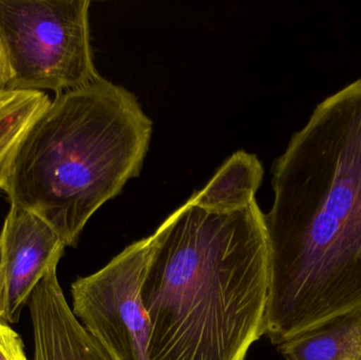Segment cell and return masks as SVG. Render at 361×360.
Instances as JSON below:
<instances>
[{"instance_id": "4", "label": "cell", "mask_w": 361, "mask_h": 360, "mask_svg": "<svg viewBox=\"0 0 361 360\" xmlns=\"http://www.w3.org/2000/svg\"><path fill=\"white\" fill-rule=\"evenodd\" d=\"M89 0H0L6 90L61 94L101 77L91 48Z\"/></svg>"}, {"instance_id": "2", "label": "cell", "mask_w": 361, "mask_h": 360, "mask_svg": "<svg viewBox=\"0 0 361 360\" xmlns=\"http://www.w3.org/2000/svg\"><path fill=\"white\" fill-rule=\"evenodd\" d=\"M141 298L149 360H245L265 335L269 252L257 201L231 211L189 199L149 237Z\"/></svg>"}, {"instance_id": "8", "label": "cell", "mask_w": 361, "mask_h": 360, "mask_svg": "<svg viewBox=\"0 0 361 360\" xmlns=\"http://www.w3.org/2000/svg\"><path fill=\"white\" fill-rule=\"evenodd\" d=\"M262 165L255 154L237 151L233 154L209 183L191 197V200L205 209L231 211L250 204L256 200L257 190L262 182Z\"/></svg>"}, {"instance_id": "9", "label": "cell", "mask_w": 361, "mask_h": 360, "mask_svg": "<svg viewBox=\"0 0 361 360\" xmlns=\"http://www.w3.org/2000/svg\"><path fill=\"white\" fill-rule=\"evenodd\" d=\"M42 91H0V190H4L21 142L50 105Z\"/></svg>"}, {"instance_id": "6", "label": "cell", "mask_w": 361, "mask_h": 360, "mask_svg": "<svg viewBox=\"0 0 361 360\" xmlns=\"http://www.w3.org/2000/svg\"><path fill=\"white\" fill-rule=\"evenodd\" d=\"M56 230L37 213L10 204L0 234L1 309L0 318L16 323L34 289L65 253Z\"/></svg>"}, {"instance_id": "12", "label": "cell", "mask_w": 361, "mask_h": 360, "mask_svg": "<svg viewBox=\"0 0 361 360\" xmlns=\"http://www.w3.org/2000/svg\"><path fill=\"white\" fill-rule=\"evenodd\" d=\"M0 309H1V253H0Z\"/></svg>"}, {"instance_id": "1", "label": "cell", "mask_w": 361, "mask_h": 360, "mask_svg": "<svg viewBox=\"0 0 361 360\" xmlns=\"http://www.w3.org/2000/svg\"><path fill=\"white\" fill-rule=\"evenodd\" d=\"M271 171L265 335L280 346L361 308V78L316 106Z\"/></svg>"}, {"instance_id": "10", "label": "cell", "mask_w": 361, "mask_h": 360, "mask_svg": "<svg viewBox=\"0 0 361 360\" xmlns=\"http://www.w3.org/2000/svg\"><path fill=\"white\" fill-rule=\"evenodd\" d=\"M0 360H29L18 334L0 318Z\"/></svg>"}, {"instance_id": "3", "label": "cell", "mask_w": 361, "mask_h": 360, "mask_svg": "<svg viewBox=\"0 0 361 360\" xmlns=\"http://www.w3.org/2000/svg\"><path fill=\"white\" fill-rule=\"evenodd\" d=\"M152 132L133 93L101 76L51 101L21 142L4 192L75 247L95 211L140 175Z\"/></svg>"}, {"instance_id": "5", "label": "cell", "mask_w": 361, "mask_h": 360, "mask_svg": "<svg viewBox=\"0 0 361 360\" xmlns=\"http://www.w3.org/2000/svg\"><path fill=\"white\" fill-rule=\"evenodd\" d=\"M149 254L148 237L72 285L74 316L114 360H149L150 323L141 298Z\"/></svg>"}, {"instance_id": "11", "label": "cell", "mask_w": 361, "mask_h": 360, "mask_svg": "<svg viewBox=\"0 0 361 360\" xmlns=\"http://www.w3.org/2000/svg\"><path fill=\"white\" fill-rule=\"evenodd\" d=\"M11 78H12V71H11L10 63H8L4 46L0 42V91L6 90Z\"/></svg>"}, {"instance_id": "7", "label": "cell", "mask_w": 361, "mask_h": 360, "mask_svg": "<svg viewBox=\"0 0 361 360\" xmlns=\"http://www.w3.org/2000/svg\"><path fill=\"white\" fill-rule=\"evenodd\" d=\"M286 360H361V308L278 346Z\"/></svg>"}]
</instances>
